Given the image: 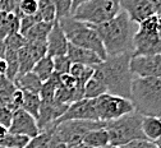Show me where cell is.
Wrapping results in <instances>:
<instances>
[{
    "label": "cell",
    "mask_w": 161,
    "mask_h": 148,
    "mask_svg": "<svg viewBox=\"0 0 161 148\" xmlns=\"http://www.w3.org/2000/svg\"><path fill=\"white\" fill-rule=\"evenodd\" d=\"M101 148H118V147H114V145H105V147H101Z\"/></svg>",
    "instance_id": "obj_48"
},
{
    "label": "cell",
    "mask_w": 161,
    "mask_h": 148,
    "mask_svg": "<svg viewBox=\"0 0 161 148\" xmlns=\"http://www.w3.org/2000/svg\"><path fill=\"white\" fill-rule=\"evenodd\" d=\"M18 59H19V75L32 72L35 64L38 61L30 50V47L27 46V44L18 51Z\"/></svg>",
    "instance_id": "obj_25"
},
{
    "label": "cell",
    "mask_w": 161,
    "mask_h": 148,
    "mask_svg": "<svg viewBox=\"0 0 161 148\" xmlns=\"http://www.w3.org/2000/svg\"><path fill=\"white\" fill-rule=\"evenodd\" d=\"M153 143L156 144V147H157V148H161V137H160V138H158L157 140H155Z\"/></svg>",
    "instance_id": "obj_47"
},
{
    "label": "cell",
    "mask_w": 161,
    "mask_h": 148,
    "mask_svg": "<svg viewBox=\"0 0 161 148\" xmlns=\"http://www.w3.org/2000/svg\"><path fill=\"white\" fill-rule=\"evenodd\" d=\"M0 148H8V147H2V145H0Z\"/></svg>",
    "instance_id": "obj_49"
},
{
    "label": "cell",
    "mask_w": 161,
    "mask_h": 148,
    "mask_svg": "<svg viewBox=\"0 0 161 148\" xmlns=\"http://www.w3.org/2000/svg\"><path fill=\"white\" fill-rule=\"evenodd\" d=\"M31 138L26 135H19V134H12L8 133L3 139H0V145L8 147V148H25Z\"/></svg>",
    "instance_id": "obj_32"
},
{
    "label": "cell",
    "mask_w": 161,
    "mask_h": 148,
    "mask_svg": "<svg viewBox=\"0 0 161 148\" xmlns=\"http://www.w3.org/2000/svg\"><path fill=\"white\" fill-rule=\"evenodd\" d=\"M4 59H5L7 65H8V70H7L5 77L14 82L15 78L19 75V59H18V51L7 49Z\"/></svg>",
    "instance_id": "obj_30"
},
{
    "label": "cell",
    "mask_w": 161,
    "mask_h": 148,
    "mask_svg": "<svg viewBox=\"0 0 161 148\" xmlns=\"http://www.w3.org/2000/svg\"><path fill=\"white\" fill-rule=\"evenodd\" d=\"M9 133V130L5 128V126H3V125H0V139H3L7 134Z\"/></svg>",
    "instance_id": "obj_44"
},
{
    "label": "cell",
    "mask_w": 161,
    "mask_h": 148,
    "mask_svg": "<svg viewBox=\"0 0 161 148\" xmlns=\"http://www.w3.org/2000/svg\"><path fill=\"white\" fill-rule=\"evenodd\" d=\"M13 111L10 109H8L7 106H3L0 105V125L5 126V128L9 130V126L12 124V120H13Z\"/></svg>",
    "instance_id": "obj_39"
},
{
    "label": "cell",
    "mask_w": 161,
    "mask_h": 148,
    "mask_svg": "<svg viewBox=\"0 0 161 148\" xmlns=\"http://www.w3.org/2000/svg\"><path fill=\"white\" fill-rule=\"evenodd\" d=\"M54 129H55V125L40 132L38 135L30 139L28 144L25 148H50V144L54 137Z\"/></svg>",
    "instance_id": "obj_27"
},
{
    "label": "cell",
    "mask_w": 161,
    "mask_h": 148,
    "mask_svg": "<svg viewBox=\"0 0 161 148\" xmlns=\"http://www.w3.org/2000/svg\"><path fill=\"white\" fill-rule=\"evenodd\" d=\"M36 2H38V0H36Z\"/></svg>",
    "instance_id": "obj_51"
},
{
    "label": "cell",
    "mask_w": 161,
    "mask_h": 148,
    "mask_svg": "<svg viewBox=\"0 0 161 148\" xmlns=\"http://www.w3.org/2000/svg\"><path fill=\"white\" fill-rule=\"evenodd\" d=\"M58 22L62 26L69 44L82 49L91 50L95 54H97L103 60L108 58L101 38L98 37L97 32L93 30L92 26L85 22H80V20H77L73 17L60 19Z\"/></svg>",
    "instance_id": "obj_4"
},
{
    "label": "cell",
    "mask_w": 161,
    "mask_h": 148,
    "mask_svg": "<svg viewBox=\"0 0 161 148\" xmlns=\"http://www.w3.org/2000/svg\"><path fill=\"white\" fill-rule=\"evenodd\" d=\"M92 27L101 38L108 56L133 54V22L125 12L122 10L109 22Z\"/></svg>",
    "instance_id": "obj_1"
},
{
    "label": "cell",
    "mask_w": 161,
    "mask_h": 148,
    "mask_svg": "<svg viewBox=\"0 0 161 148\" xmlns=\"http://www.w3.org/2000/svg\"><path fill=\"white\" fill-rule=\"evenodd\" d=\"M17 90L18 88L13 80L7 78L5 75L0 77V105L10 109L13 97H14V93L17 92Z\"/></svg>",
    "instance_id": "obj_21"
},
{
    "label": "cell",
    "mask_w": 161,
    "mask_h": 148,
    "mask_svg": "<svg viewBox=\"0 0 161 148\" xmlns=\"http://www.w3.org/2000/svg\"><path fill=\"white\" fill-rule=\"evenodd\" d=\"M58 86H59V74L54 73V75L50 79L42 83L41 91H40V98H41V101L42 102L54 101V96H55V91Z\"/></svg>",
    "instance_id": "obj_29"
},
{
    "label": "cell",
    "mask_w": 161,
    "mask_h": 148,
    "mask_svg": "<svg viewBox=\"0 0 161 148\" xmlns=\"http://www.w3.org/2000/svg\"><path fill=\"white\" fill-rule=\"evenodd\" d=\"M69 73L77 79L78 86L82 90H85L87 80L95 73V67H88V65H83V64H72Z\"/></svg>",
    "instance_id": "obj_26"
},
{
    "label": "cell",
    "mask_w": 161,
    "mask_h": 148,
    "mask_svg": "<svg viewBox=\"0 0 161 148\" xmlns=\"http://www.w3.org/2000/svg\"><path fill=\"white\" fill-rule=\"evenodd\" d=\"M46 42H47V55L51 56L53 59L58 58V56L67 55L69 41L58 20L54 22Z\"/></svg>",
    "instance_id": "obj_14"
},
{
    "label": "cell",
    "mask_w": 161,
    "mask_h": 148,
    "mask_svg": "<svg viewBox=\"0 0 161 148\" xmlns=\"http://www.w3.org/2000/svg\"><path fill=\"white\" fill-rule=\"evenodd\" d=\"M132 54L108 56L95 67V70L104 80L108 93L130 98L133 73L130 69Z\"/></svg>",
    "instance_id": "obj_2"
},
{
    "label": "cell",
    "mask_w": 161,
    "mask_h": 148,
    "mask_svg": "<svg viewBox=\"0 0 161 148\" xmlns=\"http://www.w3.org/2000/svg\"><path fill=\"white\" fill-rule=\"evenodd\" d=\"M54 72L56 74H67L69 73L70 70V67H72V63L69 60V58L67 55L64 56H58V58H54Z\"/></svg>",
    "instance_id": "obj_37"
},
{
    "label": "cell",
    "mask_w": 161,
    "mask_h": 148,
    "mask_svg": "<svg viewBox=\"0 0 161 148\" xmlns=\"http://www.w3.org/2000/svg\"><path fill=\"white\" fill-rule=\"evenodd\" d=\"M130 69L133 75L161 79V54L151 56H132Z\"/></svg>",
    "instance_id": "obj_11"
},
{
    "label": "cell",
    "mask_w": 161,
    "mask_h": 148,
    "mask_svg": "<svg viewBox=\"0 0 161 148\" xmlns=\"http://www.w3.org/2000/svg\"><path fill=\"white\" fill-rule=\"evenodd\" d=\"M153 9V14L161 19V0H150Z\"/></svg>",
    "instance_id": "obj_41"
},
{
    "label": "cell",
    "mask_w": 161,
    "mask_h": 148,
    "mask_svg": "<svg viewBox=\"0 0 161 148\" xmlns=\"http://www.w3.org/2000/svg\"><path fill=\"white\" fill-rule=\"evenodd\" d=\"M68 107L69 105L59 103L56 101H50V102L41 101V106H40V112L37 118V125L40 132L54 126L55 123L65 114Z\"/></svg>",
    "instance_id": "obj_12"
},
{
    "label": "cell",
    "mask_w": 161,
    "mask_h": 148,
    "mask_svg": "<svg viewBox=\"0 0 161 148\" xmlns=\"http://www.w3.org/2000/svg\"><path fill=\"white\" fill-rule=\"evenodd\" d=\"M8 70V65L4 58H0V75H5Z\"/></svg>",
    "instance_id": "obj_43"
},
{
    "label": "cell",
    "mask_w": 161,
    "mask_h": 148,
    "mask_svg": "<svg viewBox=\"0 0 161 148\" xmlns=\"http://www.w3.org/2000/svg\"><path fill=\"white\" fill-rule=\"evenodd\" d=\"M38 22H41V18H40L38 13L35 14V15H23V17H21V27H19V33L25 36L27 33V31L31 27H33L36 23H38Z\"/></svg>",
    "instance_id": "obj_38"
},
{
    "label": "cell",
    "mask_w": 161,
    "mask_h": 148,
    "mask_svg": "<svg viewBox=\"0 0 161 148\" xmlns=\"http://www.w3.org/2000/svg\"><path fill=\"white\" fill-rule=\"evenodd\" d=\"M69 120H90V121H98L97 112H96V105H95V98H83L77 102H73L69 105L68 110L65 114L60 118L56 124H60L63 121H69Z\"/></svg>",
    "instance_id": "obj_10"
},
{
    "label": "cell",
    "mask_w": 161,
    "mask_h": 148,
    "mask_svg": "<svg viewBox=\"0 0 161 148\" xmlns=\"http://www.w3.org/2000/svg\"><path fill=\"white\" fill-rule=\"evenodd\" d=\"M38 15L42 22H56V10L53 0H38Z\"/></svg>",
    "instance_id": "obj_31"
},
{
    "label": "cell",
    "mask_w": 161,
    "mask_h": 148,
    "mask_svg": "<svg viewBox=\"0 0 161 148\" xmlns=\"http://www.w3.org/2000/svg\"><path fill=\"white\" fill-rule=\"evenodd\" d=\"M105 93H108L105 83L101 79V77H100V74L95 70L93 75L87 80L86 86H85V98L92 100V98H97Z\"/></svg>",
    "instance_id": "obj_19"
},
{
    "label": "cell",
    "mask_w": 161,
    "mask_h": 148,
    "mask_svg": "<svg viewBox=\"0 0 161 148\" xmlns=\"http://www.w3.org/2000/svg\"><path fill=\"white\" fill-rule=\"evenodd\" d=\"M156 54H161L160 32H148L138 30L133 37L132 56H151Z\"/></svg>",
    "instance_id": "obj_9"
},
{
    "label": "cell",
    "mask_w": 161,
    "mask_h": 148,
    "mask_svg": "<svg viewBox=\"0 0 161 148\" xmlns=\"http://www.w3.org/2000/svg\"><path fill=\"white\" fill-rule=\"evenodd\" d=\"M15 86L18 90H21L22 92H28V93H36L40 95L42 87V80L40 79L33 72H28L26 74L18 75L14 80Z\"/></svg>",
    "instance_id": "obj_17"
},
{
    "label": "cell",
    "mask_w": 161,
    "mask_h": 148,
    "mask_svg": "<svg viewBox=\"0 0 161 148\" xmlns=\"http://www.w3.org/2000/svg\"><path fill=\"white\" fill-rule=\"evenodd\" d=\"M160 28H161V19L155 14L146 18L138 25V30L148 31V32H160Z\"/></svg>",
    "instance_id": "obj_36"
},
{
    "label": "cell",
    "mask_w": 161,
    "mask_h": 148,
    "mask_svg": "<svg viewBox=\"0 0 161 148\" xmlns=\"http://www.w3.org/2000/svg\"><path fill=\"white\" fill-rule=\"evenodd\" d=\"M87 0H73V12L80 5V4H83V3H86Z\"/></svg>",
    "instance_id": "obj_45"
},
{
    "label": "cell",
    "mask_w": 161,
    "mask_h": 148,
    "mask_svg": "<svg viewBox=\"0 0 161 148\" xmlns=\"http://www.w3.org/2000/svg\"><path fill=\"white\" fill-rule=\"evenodd\" d=\"M50 148H68L67 144L59 142L55 137H53V140H51V144H50Z\"/></svg>",
    "instance_id": "obj_42"
},
{
    "label": "cell",
    "mask_w": 161,
    "mask_h": 148,
    "mask_svg": "<svg viewBox=\"0 0 161 148\" xmlns=\"http://www.w3.org/2000/svg\"><path fill=\"white\" fill-rule=\"evenodd\" d=\"M5 47L9 49V50H15V51H19L26 44H27V40L23 35H21L19 32L17 33H13V35H9L5 40Z\"/></svg>",
    "instance_id": "obj_34"
},
{
    "label": "cell",
    "mask_w": 161,
    "mask_h": 148,
    "mask_svg": "<svg viewBox=\"0 0 161 148\" xmlns=\"http://www.w3.org/2000/svg\"><path fill=\"white\" fill-rule=\"evenodd\" d=\"M120 12V0H87L73 12L72 17L87 25L97 26L109 22Z\"/></svg>",
    "instance_id": "obj_6"
},
{
    "label": "cell",
    "mask_w": 161,
    "mask_h": 148,
    "mask_svg": "<svg viewBox=\"0 0 161 148\" xmlns=\"http://www.w3.org/2000/svg\"><path fill=\"white\" fill-rule=\"evenodd\" d=\"M56 10V20L72 17L73 14V0H53Z\"/></svg>",
    "instance_id": "obj_33"
},
{
    "label": "cell",
    "mask_w": 161,
    "mask_h": 148,
    "mask_svg": "<svg viewBox=\"0 0 161 148\" xmlns=\"http://www.w3.org/2000/svg\"><path fill=\"white\" fill-rule=\"evenodd\" d=\"M119 148H157L153 142H150L147 139H137L133 142H129Z\"/></svg>",
    "instance_id": "obj_40"
},
{
    "label": "cell",
    "mask_w": 161,
    "mask_h": 148,
    "mask_svg": "<svg viewBox=\"0 0 161 148\" xmlns=\"http://www.w3.org/2000/svg\"><path fill=\"white\" fill-rule=\"evenodd\" d=\"M122 10L128 14L133 23H141L146 18L153 15L150 0H120Z\"/></svg>",
    "instance_id": "obj_15"
},
{
    "label": "cell",
    "mask_w": 161,
    "mask_h": 148,
    "mask_svg": "<svg viewBox=\"0 0 161 148\" xmlns=\"http://www.w3.org/2000/svg\"><path fill=\"white\" fill-rule=\"evenodd\" d=\"M160 35H161V28H160Z\"/></svg>",
    "instance_id": "obj_50"
},
{
    "label": "cell",
    "mask_w": 161,
    "mask_h": 148,
    "mask_svg": "<svg viewBox=\"0 0 161 148\" xmlns=\"http://www.w3.org/2000/svg\"><path fill=\"white\" fill-rule=\"evenodd\" d=\"M21 17L14 13L0 12V40H5L9 35L19 32Z\"/></svg>",
    "instance_id": "obj_18"
},
{
    "label": "cell",
    "mask_w": 161,
    "mask_h": 148,
    "mask_svg": "<svg viewBox=\"0 0 161 148\" xmlns=\"http://www.w3.org/2000/svg\"><path fill=\"white\" fill-rule=\"evenodd\" d=\"M9 133L35 138L40 134L37 120L23 109H19L13 114V120L9 126Z\"/></svg>",
    "instance_id": "obj_13"
},
{
    "label": "cell",
    "mask_w": 161,
    "mask_h": 148,
    "mask_svg": "<svg viewBox=\"0 0 161 148\" xmlns=\"http://www.w3.org/2000/svg\"><path fill=\"white\" fill-rule=\"evenodd\" d=\"M142 115L132 112L120 119L106 123L105 129L110 138V145L119 148L137 139H146L142 132Z\"/></svg>",
    "instance_id": "obj_5"
},
{
    "label": "cell",
    "mask_w": 161,
    "mask_h": 148,
    "mask_svg": "<svg viewBox=\"0 0 161 148\" xmlns=\"http://www.w3.org/2000/svg\"><path fill=\"white\" fill-rule=\"evenodd\" d=\"M82 143L87 144L91 148H101V147L110 144V138H109V134L105 128H100V129L91 130L85 137Z\"/></svg>",
    "instance_id": "obj_23"
},
{
    "label": "cell",
    "mask_w": 161,
    "mask_h": 148,
    "mask_svg": "<svg viewBox=\"0 0 161 148\" xmlns=\"http://www.w3.org/2000/svg\"><path fill=\"white\" fill-rule=\"evenodd\" d=\"M54 23H47V22H38L33 27H31L27 33L25 35L27 41H33V42H46L47 36L53 28Z\"/></svg>",
    "instance_id": "obj_22"
},
{
    "label": "cell",
    "mask_w": 161,
    "mask_h": 148,
    "mask_svg": "<svg viewBox=\"0 0 161 148\" xmlns=\"http://www.w3.org/2000/svg\"><path fill=\"white\" fill-rule=\"evenodd\" d=\"M142 132L147 140L155 142L161 137V118L143 116Z\"/></svg>",
    "instance_id": "obj_20"
},
{
    "label": "cell",
    "mask_w": 161,
    "mask_h": 148,
    "mask_svg": "<svg viewBox=\"0 0 161 148\" xmlns=\"http://www.w3.org/2000/svg\"><path fill=\"white\" fill-rule=\"evenodd\" d=\"M32 72L42 82H46L47 79H50L55 73L54 72V60H53V58L46 55L41 60H38L35 64Z\"/></svg>",
    "instance_id": "obj_24"
},
{
    "label": "cell",
    "mask_w": 161,
    "mask_h": 148,
    "mask_svg": "<svg viewBox=\"0 0 161 148\" xmlns=\"http://www.w3.org/2000/svg\"><path fill=\"white\" fill-rule=\"evenodd\" d=\"M95 105L98 121L103 123H109L134 112L133 103L129 98L110 93H105L95 98Z\"/></svg>",
    "instance_id": "obj_8"
},
{
    "label": "cell",
    "mask_w": 161,
    "mask_h": 148,
    "mask_svg": "<svg viewBox=\"0 0 161 148\" xmlns=\"http://www.w3.org/2000/svg\"><path fill=\"white\" fill-rule=\"evenodd\" d=\"M106 123L90 120H69L55 125L54 137L68 147L82 143L85 137L95 129L105 128Z\"/></svg>",
    "instance_id": "obj_7"
},
{
    "label": "cell",
    "mask_w": 161,
    "mask_h": 148,
    "mask_svg": "<svg viewBox=\"0 0 161 148\" xmlns=\"http://www.w3.org/2000/svg\"><path fill=\"white\" fill-rule=\"evenodd\" d=\"M18 12H19V17L35 15L38 12V2H36V0H19Z\"/></svg>",
    "instance_id": "obj_35"
},
{
    "label": "cell",
    "mask_w": 161,
    "mask_h": 148,
    "mask_svg": "<svg viewBox=\"0 0 161 148\" xmlns=\"http://www.w3.org/2000/svg\"><path fill=\"white\" fill-rule=\"evenodd\" d=\"M68 148H91V147H88V145H87V144H85V143H79V144L70 145V147H68Z\"/></svg>",
    "instance_id": "obj_46"
},
{
    "label": "cell",
    "mask_w": 161,
    "mask_h": 148,
    "mask_svg": "<svg viewBox=\"0 0 161 148\" xmlns=\"http://www.w3.org/2000/svg\"><path fill=\"white\" fill-rule=\"evenodd\" d=\"M40 106H41V98H40V95L23 92L22 109H23L25 111H27L30 115H32L36 120H37V118H38Z\"/></svg>",
    "instance_id": "obj_28"
},
{
    "label": "cell",
    "mask_w": 161,
    "mask_h": 148,
    "mask_svg": "<svg viewBox=\"0 0 161 148\" xmlns=\"http://www.w3.org/2000/svg\"><path fill=\"white\" fill-rule=\"evenodd\" d=\"M134 112L142 116L161 118V79L136 77L132 82L130 98Z\"/></svg>",
    "instance_id": "obj_3"
},
{
    "label": "cell",
    "mask_w": 161,
    "mask_h": 148,
    "mask_svg": "<svg viewBox=\"0 0 161 148\" xmlns=\"http://www.w3.org/2000/svg\"><path fill=\"white\" fill-rule=\"evenodd\" d=\"M67 56L69 58L72 64H83V65H88V67H96L100 63L104 61L93 51L74 46L72 44H69V46H68Z\"/></svg>",
    "instance_id": "obj_16"
}]
</instances>
